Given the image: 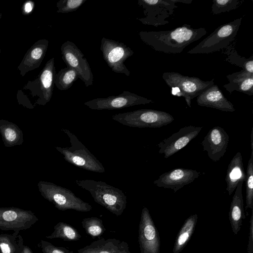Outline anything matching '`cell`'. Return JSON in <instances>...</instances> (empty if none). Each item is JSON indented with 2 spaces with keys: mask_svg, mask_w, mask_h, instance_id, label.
I'll return each mask as SVG.
<instances>
[{
  "mask_svg": "<svg viewBox=\"0 0 253 253\" xmlns=\"http://www.w3.org/2000/svg\"><path fill=\"white\" fill-rule=\"evenodd\" d=\"M138 4L143 9L145 17L137 19L144 24L156 27L168 24L167 19L178 7L173 0H138Z\"/></svg>",
  "mask_w": 253,
  "mask_h": 253,
  "instance_id": "cell-9",
  "label": "cell"
},
{
  "mask_svg": "<svg viewBox=\"0 0 253 253\" xmlns=\"http://www.w3.org/2000/svg\"><path fill=\"white\" fill-rule=\"evenodd\" d=\"M197 219L198 215L194 214L185 220L177 235L173 248V253H179L186 246L194 233Z\"/></svg>",
  "mask_w": 253,
  "mask_h": 253,
  "instance_id": "cell-24",
  "label": "cell"
},
{
  "mask_svg": "<svg viewBox=\"0 0 253 253\" xmlns=\"http://www.w3.org/2000/svg\"><path fill=\"white\" fill-rule=\"evenodd\" d=\"M162 78L171 89L172 94L183 97L189 107H191V100L194 98L214 84V79L204 81L196 77H189L174 72H165Z\"/></svg>",
  "mask_w": 253,
  "mask_h": 253,
  "instance_id": "cell-4",
  "label": "cell"
},
{
  "mask_svg": "<svg viewBox=\"0 0 253 253\" xmlns=\"http://www.w3.org/2000/svg\"><path fill=\"white\" fill-rule=\"evenodd\" d=\"M100 49L104 60L112 71L126 76L130 75V71L125 64L126 60L134 54L129 46L123 42L103 38Z\"/></svg>",
  "mask_w": 253,
  "mask_h": 253,
  "instance_id": "cell-8",
  "label": "cell"
},
{
  "mask_svg": "<svg viewBox=\"0 0 253 253\" xmlns=\"http://www.w3.org/2000/svg\"><path fill=\"white\" fill-rule=\"evenodd\" d=\"M24 246L19 231L11 234H0V253H20Z\"/></svg>",
  "mask_w": 253,
  "mask_h": 253,
  "instance_id": "cell-25",
  "label": "cell"
},
{
  "mask_svg": "<svg viewBox=\"0 0 253 253\" xmlns=\"http://www.w3.org/2000/svg\"><path fill=\"white\" fill-rule=\"evenodd\" d=\"M55 75L54 58L52 57L46 62L37 78L29 81L23 88L30 89L33 96H38L36 103L44 105L51 98Z\"/></svg>",
  "mask_w": 253,
  "mask_h": 253,
  "instance_id": "cell-10",
  "label": "cell"
},
{
  "mask_svg": "<svg viewBox=\"0 0 253 253\" xmlns=\"http://www.w3.org/2000/svg\"><path fill=\"white\" fill-rule=\"evenodd\" d=\"M20 253H33V252L28 246H24L22 252Z\"/></svg>",
  "mask_w": 253,
  "mask_h": 253,
  "instance_id": "cell-37",
  "label": "cell"
},
{
  "mask_svg": "<svg viewBox=\"0 0 253 253\" xmlns=\"http://www.w3.org/2000/svg\"><path fill=\"white\" fill-rule=\"evenodd\" d=\"M82 224L87 234L92 238L101 236L106 230L102 220L96 217L84 218Z\"/></svg>",
  "mask_w": 253,
  "mask_h": 253,
  "instance_id": "cell-29",
  "label": "cell"
},
{
  "mask_svg": "<svg viewBox=\"0 0 253 253\" xmlns=\"http://www.w3.org/2000/svg\"><path fill=\"white\" fill-rule=\"evenodd\" d=\"M112 119L126 126L138 128H158L174 121L170 114L162 111L142 109L115 114Z\"/></svg>",
  "mask_w": 253,
  "mask_h": 253,
  "instance_id": "cell-5",
  "label": "cell"
},
{
  "mask_svg": "<svg viewBox=\"0 0 253 253\" xmlns=\"http://www.w3.org/2000/svg\"><path fill=\"white\" fill-rule=\"evenodd\" d=\"M246 174L244 170L242 156L240 152H237L229 163L225 175L227 184L226 190L231 195L238 184L245 181Z\"/></svg>",
  "mask_w": 253,
  "mask_h": 253,
  "instance_id": "cell-22",
  "label": "cell"
},
{
  "mask_svg": "<svg viewBox=\"0 0 253 253\" xmlns=\"http://www.w3.org/2000/svg\"><path fill=\"white\" fill-rule=\"evenodd\" d=\"M199 176V172L195 170L178 168L163 173L153 183L159 187L170 189L175 193Z\"/></svg>",
  "mask_w": 253,
  "mask_h": 253,
  "instance_id": "cell-16",
  "label": "cell"
},
{
  "mask_svg": "<svg viewBox=\"0 0 253 253\" xmlns=\"http://www.w3.org/2000/svg\"><path fill=\"white\" fill-rule=\"evenodd\" d=\"M138 242L141 253H160V238L148 209L142 210L138 229Z\"/></svg>",
  "mask_w": 253,
  "mask_h": 253,
  "instance_id": "cell-13",
  "label": "cell"
},
{
  "mask_svg": "<svg viewBox=\"0 0 253 253\" xmlns=\"http://www.w3.org/2000/svg\"><path fill=\"white\" fill-rule=\"evenodd\" d=\"M246 178V209H253V150H251V157L249 160Z\"/></svg>",
  "mask_w": 253,
  "mask_h": 253,
  "instance_id": "cell-30",
  "label": "cell"
},
{
  "mask_svg": "<svg viewBox=\"0 0 253 253\" xmlns=\"http://www.w3.org/2000/svg\"><path fill=\"white\" fill-rule=\"evenodd\" d=\"M242 18L240 17L219 26L196 46L187 51V53H210L226 48L236 36Z\"/></svg>",
  "mask_w": 253,
  "mask_h": 253,
  "instance_id": "cell-7",
  "label": "cell"
},
{
  "mask_svg": "<svg viewBox=\"0 0 253 253\" xmlns=\"http://www.w3.org/2000/svg\"><path fill=\"white\" fill-rule=\"evenodd\" d=\"M79 79L77 71L69 67L61 69L55 75L54 84L60 90H65L71 87Z\"/></svg>",
  "mask_w": 253,
  "mask_h": 253,
  "instance_id": "cell-28",
  "label": "cell"
},
{
  "mask_svg": "<svg viewBox=\"0 0 253 253\" xmlns=\"http://www.w3.org/2000/svg\"><path fill=\"white\" fill-rule=\"evenodd\" d=\"M47 239L61 238L65 241H76L81 236L73 226L64 222H59L54 226V231L50 235L46 236Z\"/></svg>",
  "mask_w": 253,
  "mask_h": 253,
  "instance_id": "cell-27",
  "label": "cell"
},
{
  "mask_svg": "<svg viewBox=\"0 0 253 253\" xmlns=\"http://www.w3.org/2000/svg\"><path fill=\"white\" fill-rule=\"evenodd\" d=\"M38 220L30 211L15 208H0V229L2 230H26Z\"/></svg>",
  "mask_w": 253,
  "mask_h": 253,
  "instance_id": "cell-14",
  "label": "cell"
},
{
  "mask_svg": "<svg viewBox=\"0 0 253 253\" xmlns=\"http://www.w3.org/2000/svg\"><path fill=\"white\" fill-rule=\"evenodd\" d=\"M78 253H131L128 244L115 238L98 239L78 250Z\"/></svg>",
  "mask_w": 253,
  "mask_h": 253,
  "instance_id": "cell-20",
  "label": "cell"
},
{
  "mask_svg": "<svg viewBox=\"0 0 253 253\" xmlns=\"http://www.w3.org/2000/svg\"><path fill=\"white\" fill-rule=\"evenodd\" d=\"M229 140V136L227 132L223 128L217 126L209 131L201 144L209 158L213 162H217L226 152Z\"/></svg>",
  "mask_w": 253,
  "mask_h": 253,
  "instance_id": "cell-17",
  "label": "cell"
},
{
  "mask_svg": "<svg viewBox=\"0 0 253 253\" xmlns=\"http://www.w3.org/2000/svg\"><path fill=\"white\" fill-rule=\"evenodd\" d=\"M1 14H0V17H1Z\"/></svg>",
  "mask_w": 253,
  "mask_h": 253,
  "instance_id": "cell-38",
  "label": "cell"
},
{
  "mask_svg": "<svg viewBox=\"0 0 253 253\" xmlns=\"http://www.w3.org/2000/svg\"><path fill=\"white\" fill-rule=\"evenodd\" d=\"M198 105L224 112L235 111L233 104L224 96L216 84H213L197 97Z\"/></svg>",
  "mask_w": 253,
  "mask_h": 253,
  "instance_id": "cell-18",
  "label": "cell"
},
{
  "mask_svg": "<svg viewBox=\"0 0 253 253\" xmlns=\"http://www.w3.org/2000/svg\"><path fill=\"white\" fill-rule=\"evenodd\" d=\"M35 5V2L33 1L30 0L26 1L22 6L21 11L22 14L24 15L30 14L32 12Z\"/></svg>",
  "mask_w": 253,
  "mask_h": 253,
  "instance_id": "cell-36",
  "label": "cell"
},
{
  "mask_svg": "<svg viewBox=\"0 0 253 253\" xmlns=\"http://www.w3.org/2000/svg\"><path fill=\"white\" fill-rule=\"evenodd\" d=\"M223 53L227 55L225 61L242 68L248 72L253 74V56L247 58L240 55L233 44H231L225 48Z\"/></svg>",
  "mask_w": 253,
  "mask_h": 253,
  "instance_id": "cell-26",
  "label": "cell"
},
{
  "mask_svg": "<svg viewBox=\"0 0 253 253\" xmlns=\"http://www.w3.org/2000/svg\"><path fill=\"white\" fill-rule=\"evenodd\" d=\"M248 253H253V209L252 210V215L250 219L249 240Z\"/></svg>",
  "mask_w": 253,
  "mask_h": 253,
  "instance_id": "cell-35",
  "label": "cell"
},
{
  "mask_svg": "<svg viewBox=\"0 0 253 253\" xmlns=\"http://www.w3.org/2000/svg\"><path fill=\"white\" fill-rule=\"evenodd\" d=\"M3 132L5 139L8 142L12 143L17 139V134L14 128L8 127L4 129Z\"/></svg>",
  "mask_w": 253,
  "mask_h": 253,
  "instance_id": "cell-34",
  "label": "cell"
},
{
  "mask_svg": "<svg viewBox=\"0 0 253 253\" xmlns=\"http://www.w3.org/2000/svg\"><path fill=\"white\" fill-rule=\"evenodd\" d=\"M86 0H60L56 3L57 12L66 13L74 11L81 6Z\"/></svg>",
  "mask_w": 253,
  "mask_h": 253,
  "instance_id": "cell-32",
  "label": "cell"
},
{
  "mask_svg": "<svg viewBox=\"0 0 253 253\" xmlns=\"http://www.w3.org/2000/svg\"><path fill=\"white\" fill-rule=\"evenodd\" d=\"M40 190L42 196L52 203L59 210H73L87 212L92 209L88 203L76 196L70 190L47 182L39 183Z\"/></svg>",
  "mask_w": 253,
  "mask_h": 253,
  "instance_id": "cell-6",
  "label": "cell"
},
{
  "mask_svg": "<svg viewBox=\"0 0 253 253\" xmlns=\"http://www.w3.org/2000/svg\"><path fill=\"white\" fill-rule=\"evenodd\" d=\"M48 41L41 39L37 41L28 50L17 68L21 76L39 68L42 63L47 49Z\"/></svg>",
  "mask_w": 253,
  "mask_h": 253,
  "instance_id": "cell-19",
  "label": "cell"
},
{
  "mask_svg": "<svg viewBox=\"0 0 253 253\" xmlns=\"http://www.w3.org/2000/svg\"></svg>",
  "mask_w": 253,
  "mask_h": 253,
  "instance_id": "cell-39",
  "label": "cell"
},
{
  "mask_svg": "<svg viewBox=\"0 0 253 253\" xmlns=\"http://www.w3.org/2000/svg\"><path fill=\"white\" fill-rule=\"evenodd\" d=\"M211 11L214 14L229 12L238 7L241 1L238 0H213Z\"/></svg>",
  "mask_w": 253,
  "mask_h": 253,
  "instance_id": "cell-31",
  "label": "cell"
},
{
  "mask_svg": "<svg viewBox=\"0 0 253 253\" xmlns=\"http://www.w3.org/2000/svg\"><path fill=\"white\" fill-rule=\"evenodd\" d=\"M203 127L187 126L160 142L157 146L158 153L164 154L165 158H168L185 147L199 134Z\"/></svg>",
  "mask_w": 253,
  "mask_h": 253,
  "instance_id": "cell-15",
  "label": "cell"
},
{
  "mask_svg": "<svg viewBox=\"0 0 253 253\" xmlns=\"http://www.w3.org/2000/svg\"><path fill=\"white\" fill-rule=\"evenodd\" d=\"M207 34L205 28H193L184 24L168 31H141L139 36L144 43L154 50L167 53H178L191 43Z\"/></svg>",
  "mask_w": 253,
  "mask_h": 253,
  "instance_id": "cell-1",
  "label": "cell"
},
{
  "mask_svg": "<svg viewBox=\"0 0 253 253\" xmlns=\"http://www.w3.org/2000/svg\"><path fill=\"white\" fill-rule=\"evenodd\" d=\"M38 247L41 249L42 253H74L73 251L66 248L56 247L51 243L42 240H41L40 243L38 244Z\"/></svg>",
  "mask_w": 253,
  "mask_h": 253,
  "instance_id": "cell-33",
  "label": "cell"
},
{
  "mask_svg": "<svg viewBox=\"0 0 253 253\" xmlns=\"http://www.w3.org/2000/svg\"><path fill=\"white\" fill-rule=\"evenodd\" d=\"M75 182L88 191L96 203L116 215H121L125 210L126 197L119 188L100 180L77 179Z\"/></svg>",
  "mask_w": 253,
  "mask_h": 253,
  "instance_id": "cell-2",
  "label": "cell"
},
{
  "mask_svg": "<svg viewBox=\"0 0 253 253\" xmlns=\"http://www.w3.org/2000/svg\"><path fill=\"white\" fill-rule=\"evenodd\" d=\"M153 102L151 99L125 90L117 95L90 100L84 104L92 110H103L119 109Z\"/></svg>",
  "mask_w": 253,
  "mask_h": 253,
  "instance_id": "cell-12",
  "label": "cell"
},
{
  "mask_svg": "<svg viewBox=\"0 0 253 253\" xmlns=\"http://www.w3.org/2000/svg\"><path fill=\"white\" fill-rule=\"evenodd\" d=\"M62 59L67 67L75 69L86 87L93 84V75L84 54L73 42L67 41L60 47Z\"/></svg>",
  "mask_w": 253,
  "mask_h": 253,
  "instance_id": "cell-11",
  "label": "cell"
},
{
  "mask_svg": "<svg viewBox=\"0 0 253 253\" xmlns=\"http://www.w3.org/2000/svg\"><path fill=\"white\" fill-rule=\"evenodd\" d=\"M69 138L70 147H55L68 163L88 171L103 173L105 169L99 160L69 130L62 128Z\"/></svg>",
  "mask_w": 253,
  "mask_h": 253,
  "instance_id": "cell-3",
  "label": "cell"
},
{
  "mask_svg": "<svg viewBox=\"0 0 253 253\" xmlns=\"http://www.w3.org/2000/svg\"><path fill=\"white\" fill-rule=\"evenodd\" d=\"M243 183V182H240L235 189L229 211V221L235 234L239 232L242 225L243 219L246 218L242 195Z\"/></svg>",
  "mask_w": 253,
  "mask_h": 253,
  "instance_id": "cell-23",
  "label": "cell"
},
{
  "mask_svg": "<svg viewBox=\"0 0 253 253\" xmlns=\"http://www.w3.org/2000/svg\"><path fill=\"white\" fill-rule=\"evenodd\" d=\"M226 77L229 83L223 87L230 94L236 90L248 95H253V74L242 70Z\"/></svg>",
  "mask_w": 253,
  "mask_h": 253,
  "instance_id": "cell-21",
  "label": "cell"
}]
</instances>
